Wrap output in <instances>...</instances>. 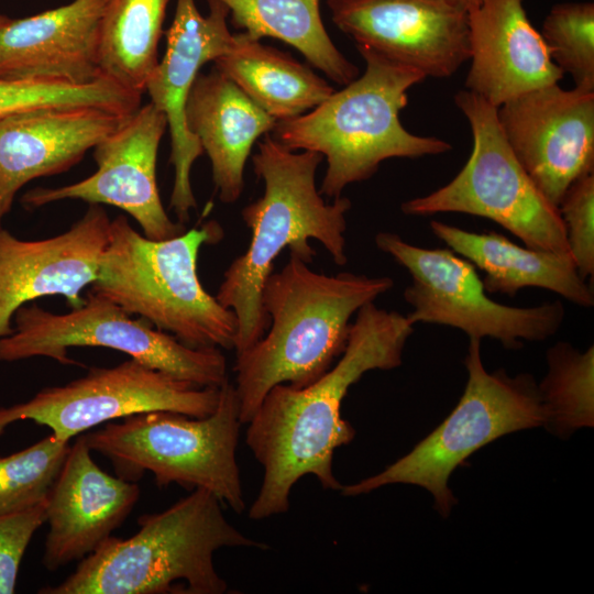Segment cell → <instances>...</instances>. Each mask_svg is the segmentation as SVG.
I'll use <instances>...</instances> for the list:
<instances>
[{
	"instance_id": "25",
	"label": "cell",
	"mask_w": 594,
	"mask_h": 594,
	"mask_svg": "<svg viewBox=\"0 0 594 594\" xmlns=\"http://www.w3.org/2000/svg\"><path fill=\"white\" fill-rule=\"evenodd\" d=\"M231 22L251 37H273L298 50L331 80L348 85L359 68L333 44L320 16L319 0H218Z\"/></svg>"
},
{
	"instance_id": "18",
	"label": "cell",
	"mask_w": 594,
	"mask_h": 594,
	"mask_svg": "<svg viewBox=\"0 0 594 594\" xmlns=\"http://www.w3.org/2000/svg\"><path fill=\"white\" fill-rule=\"evenodd\" d=\"M139 496L135 482L98 466L81 433L46 497L44 566L55 571L92 553L124 521Z\"/></svg>"
},
{
	"instance_id": "23",
	"label": "cell",
	"mask_w": 594,
	"mask_h": 594,
	"mask_svg": "<svg viewBox=\"0 0 594 594\" xmlns=\"http://www.w3.org/2000/svg\"><path fill=\"white\" fill-rule=\"evenodd\" d=\"M430 229L450 250L485 273L486 293L514 297L522 288L538 287L579 307L594 306L592 286L579 275L572 255L520 246L494 231L475 233L439 220H431Z\"/></svg>"
},
{
	"instance_id": "24",
	"label": "cell",
	"mask_w": 594,
	"mask_h": 594,
	"mask_svg": "<svg viewBox=\"0 0 594 594\" xmlns=\"http://www.w3.org/2000/svg\"><path fill=\"white\" fill-rule=\"evenodd\" d=\"M213 64L277 121L301 116L334 92L310 67L244 32L233 34Z\"/></svg>"
},
{
	"instance_id": "6",
	"label": "cell",
	"mask_w": 594,
	"mask_h": 594,
	"mask_svg": "<svg viewBox=\"0 0 594 594\" xmlns=\"http://www.w3.org/2000/svg\"><path fill=\"white\" fill-rule=\"evenodd\" d=\"M222 238L210 221L166 240L135 231L124 216L111 220L90 292L194 349H233L235 314L206 292L197 274L205 243Z\"/></svg>"
},
{
	"instance_id": "22",
	"label": "cell",
	"mask_w": 594,
	"mask_h": 594,
	"mask_svg": "<svg viewBox=\"0 0 594 594\" xmlns=\"http://www.w3.org/2000/svg\"><path fill=\"white\" fill-rule=\"evenodd\" d=\"M186 125L207 153L222 202H235L244 187V168L255 141L277 120L232 80L213 69L197 76L186 102Z\"/></svg>"
},
{
	"instance_id": "19",
	"label": "cell",
	"mask_w": 594,
	"mask_h": 594,
	"mask_svg": "<svg viewBox=\"0 0 594 594\" xmlns=\"http://www.w3.org/2000/svg\"><path fill=\"white\" fill-rule=\"evenodd\" d=\"M130 116L91 106L45 107L0 119V227L30 180L63 173Z\"/></svg>"
},
{
	"instance_id": "5",
	"label": "cell",
	"mask_w": 594,
	"mask_h": 594,
	"mask_svg": "<svg viewBox=\"0 0 594 594\" xmlns=\"http://www.w3.org/2000/svg\"><path fill=\"white\" fill-rule=\"evenodd\" d=\"M363 75L332 92L308 112L276 122L273 138L292 151H311L327 160L319 193L337 198L351 184L371 178L388 158L439 155L451 144L407 131L399 112L408 89L426 79L420 72L356 47Z\"/></svg>"
},
{
	"instance_id": "11",
	"label": "cell",
	"mask_w": 594,
	"mask_h": 594,
	"mask_svg": "<svg viewBox=\"0 0 594 594\" xmlns=\"http://www.w3.org/2000/svg\"><path fill=\"white\" fill-rule=\"evenodd\" d=\"M375 244L411 276L404 299L413 307L406 316L413 326H448L470 339L493 338L507 349H518L522 341L554 336L563 324L565 309L560 300L532 307L494 301L474 265L452 250L419 248L392 232L377 233Z\"/></svg>"
},
{
	"instance_id": "17",
	"label": "cell",
	"mask_w": 594,
	"mask_h": 594,
	"mask_svg": "<svg viewBox=\"0 0 594 594\" xmlns=\"http://www.w3.org/2000/svg\"><path fill=\"white\" fill-rule=\"evenodd\" d=\"M110 218L90 204L67 231L42 240H22L0 227V338L12 332L16 310L30 301L63 296L72 308L97 277L109 237Z\"/></svg>"
},
{
	"instance_id": "16",
	"label": "cell",
	"mask_w": 594,
	"mask_h": 594,
	"mask_svg": "<svg viewBox=\"0 0 594 594\" xmlns=\"http://www.w3.org/2000/svg\"><path fill=\"white\" fill-rule=\"evenodd\" d=\"M208 3L209 13L202 15L195 0H176L175 15L166 32V52L145 87L151 102L167 118L169 162L174 167L169 208L182 223L188 221L190 210L197 206L190 174L204 153L186 125L187 98L201 67L226 53L233 38L227 25V7L218 0Z\"/></svg>"
},
{
	"instance_id": "20",
	"label": "cell",
	"mask_w": 594,
	"mask_h": 594,
	"mask_svg": "<svg viewBox=\"0 0 594 594\" xmlns=\"http://www.w3.org/2000/svg\"><path fill=\"white\" fill-rule=\"evenodd\" d=\"M471 67L465 88L498 108L564 76L522 0H482L469 10Z\"/></svg>"
},
{
	"instance_id": "12",
	"label": "cell",
	"mask_w": 594,
	"mask_h": 594,
	"mask_svg": "<svg viewBox=\"0 0 594 594\" xmlns=\"http://www.w3.org/2000/svg\"><path fill=\"white\" fill-rule=\"evenodd\" d=\"M220 387H200L129 359L111 367H91L82 377L45 387L31 399L0 407V438L18 421L46 426L69 441L91 428L128 416L168 410L202 418L218 405Z\"/></svg>"
},
{
	"instance_id": "33",
	"label": "cell",
	"mask_w": 594,
	"mask_h": 594,
	"mask_svg": "<svg viewBox=\"0 0 594 594\" xmlns=\"http://www.w3.org/2000/svg\"><path fill=\"white\" fill-rule=\"evenodd\" d=\"M454 1L461 3L468 10H471V9L475 8L476 6H479L482 2V0H454Z\"/></svg>"
},
{
	"instance_id": "27",
	"label": "cell",
	"mask_w": 594,
	"mask_h": 594,
	"mask_svg": "<svg viewBox=\"0 0 594 594\" xmlns=\"http://www.w3.org/2000/svg\"><path fill=\"white\" fill-rule=\"evenodd\" d=\"M548 372L538 384L547 424L559 435L594 420V348L581 352L559 341L547 351Z\"/></svg>"
},
{
	"instance_id": "34",
	"label": "cell",
	"mask_w": 594,
	"mask_h": 594,
	"mask_svg": "<svg viewBox=\"0 0 594 594\" xmlns=\"http://www.w3.org/2000/svg\"><path fill=\"white\" fill-rule=\"evenodd\" d=\"M10 18L0 13V29L9 21Z\"/></svg>"
},
{
	"instance_id": "14",
	"label": "cell",
	"mask_w": 594,
	"mask_h": 594,
	"mask_svg": "<svg viewBox=\"0 0 594 594\" xmlns=\"http://www.w3.org/2000/svg\"><path fill=\"white\" fill-rule=\"evenodd\" d=\"M356 44L425 77L448 78L471 57L469 10L454 0H327Z\"/></svg>"
},
{
	"instance_id": "13",
	"label": "cell",
	"mask_w": 594,
	"mask_h": 594,
	"mask_svg": "<svg viewBox=\"0 0 594 594\" xmlns=\"http://www.w3.org/2000/svg\"><path fill=\"white\" fill-rule=\"evenodd\" d=\"M167 128L165 113L152 102L140 107L94 147L98 168L92 175L62 187L31 189L22 204L26 209L66 199L110 205L134 218L151 240L184 233L185 223L173 221L165 211L156 180L157 151Z\"/></svg>"
},
{
	"instance_id": "8",
	"label": "cell",
	"mask_w": 594,
	"mask_h": 594,
	"mask_svg": "<svg viewBox=\"0 0 594 594\" xmlns=\"http://www.w3.org/2000/svg\"><path fill=\"white\" fill-rule=\"evenodd\" d=\"M480 343L481 340L470 339L464 360L466 385L444 421L381 473L342 485V495L366 494L389 484H414L430 492L437 510L447 517L457 503L448 486L457 466L502 436L547 424L535 378L530 374L509 376L503 369L487 372Z\"/></svg>"
},
{
	"instance_id": "1",
	"label": "cell",
	"mask_w": 594,
	"mask_h": 594,
	"mask_svg": "<svg viewBox=\"0 0 594 594\" xmlns=\"http://www.w3.org/2000/svg\"><path fill=\"white\" fill-rule=\"evenodd\" d=\"M413 332L406 316L369 302L358 310L340 359L323 375L305 387L277 384L268 391L246 429V444L264 470L251 519L286 513L292 488L305 475L316 476L324 490H341L333 454L355 436L341 417L343 398L364 373L398 367Z\"/></svg>"
},
{
	"instance_id": "28",
	"label": "cell",
	"mask_w": 594,
	"mask_h": 594,
	"mask_svg": "<svg viewBox=\"0 0 594 594\" xmlns=\"http://www.w3.org/2000/svg\"><path fill=\"white\" fill-rule=\"evenodd\" d=\"M141 96L103 76L84 85L0 78V119L30 109L69 106L99 107L131 116L140 108Z\"/></svg>"
},
{
	"instance_id": "32",
	"label": "cell",
	"mask_w": 594,
	"mask_h": 594,
	"mask_svg": "<svg viewBox=\"0 0 594 594\" xmlns=\"http://www.w3.org/2000/svg\"><path fill=\"white\" fill-rule=\"evenodd\" d=\"M46 521V501L29 509L0 516V594L15 591L24 552Z\"/></svg>"
},
{
	"instance_id": "10",
	"label": "cell",
	"mask_w": 594,
	"mask_h": 594,
	"mask_svg": "<svg viewBox=\"0 0 594 594\" xmlns=\"http://www.w3.org/2000/svg\"><path fill=\"white\" fill-rule=\"evenodd\" d=\"M74 346L117 350L200 387H220L229 381L221 349L190 348L142 318L132 319L122 307L92 292L79 307L65 314L35 304L20 307L12 332L0 338V362L41 356L64 365L76 364L68 355Z\"/></svg>"
},
{
	"instance_id": "3",
	"label": "cell",
	"mask_w": 594,
	"mask_h": 594,
	"mask_svg": "<svg viewBox=\"0 0 594 594\" xmlns=\"http://www.w3.org/2000/svg\"><path fill=\"white\" fill-rule=\"evenodd\" d=\"M393 286L387 276L318 273L290 255L262 289L270 330L237 354L241 422H249L275 385L305 387L323 375L345 349L352 316Z\"/></svg>"
},
{
	"instance_id": "29",
	"label": "cell",
	"mask_w": 594,
	"mask_h": 594,
	"mask_svg": "<svg viewBox=\"0 0 594 594\" xmlns=\"http://www.w3.org/2000/svg\"><path fill=\"white\" fill-rule=\"evenodd\" d=\"M69 448V441L51 433L23 450L0 457V516L45 502Z\"/></svg>"
},
{
	"instance_id": "31",
	"label": "cell",
	"mask_w": 594,
	"mask_h": 594,
	"mask_svg": "<svg viewBox=\"0 0 594 594\" xmlns=\"http://www.w3.org/2000/svg\"><path fill=\"white\" fill-rule=\"evenodd\" d=\"M570 253L579 275L594 274V173L573 182L558 205Z\"/></svg>"
},
{
	"instance_id": "26",
	"label": "cell",
	"mask_w": 594,
	"mask_h": 594,
	"mask_svg": "<svg viewBox=\"0 0 594 594\" xmlns=\"http://www.w3.org/2000/svg\"><path fill=\"white\" fill-rule=\"evenodd\" d=\"M169 0H106L99 30L101 76L142 95L158 64Z\"/></svg>"
},
{
	"instance_id": "30",
	"label": "cell",
	"mask_w": 594,
	"mask_h": 594,
	"mask_svg": "<svg viewBox=\"0 0 594 594\" xmlns=\"http://www.w3.org/2000/svg\"><path fill=\"white\" fill-rule=\"evenodd\" d=\"M540 34L551 59L575 88L594 91V3L563 2L547 14Z\"/></svg>"
},
{
	"instance_id": "21",
	"label": "cell",
	"mask_w": 594,
	"mask_h": 594,
	"mask_svg": "<svg viewBox=\"0 0 594 594\" xmlns=\"http://www.w3.org/2000/svg\"><path fill=\"white\" fill-rule=\"evenodd\" d=\"M106 0H74L0 29V78L75 85L101 77L99 30Z\"/></svg>"
},
{
	"instance_id": "7",
	"label": "cell",
	"mask_w": 594,
	"mask_h": 594,
	"mask_svg": "<svg viewBox=\"0 0 594 594\" xmlns=\"http://www.w3.org/2000/svg\"><path fill=\"white\" fill-rule=\"evenodd\" d=\"M241 425L239 398L227 381L207 417L147 411L84 435L91 452L106 457L117 476L136 482L151 472L160 487L175 483L186 490L204 488L241 514L245 509L237 462Z\"/></svg>"
},
{
	"instance_id": "4",
	"label": "cell",
	"mask_w": 594,
	"mask_h": 594,
	"mask_svg": "<svg viewBox=\"0 0 594 594\" xmlns=\"http://www.w3.org/2000/svg\"><path fill=\"white\" fill-rule=\"evenodd\" d=\"M220 501L195 488L167 509L142 515L128 539L107 538L62 583L41 594H222L213 553L221 548L270 549L224 517Z\"/></svg>"
},
{
	"instance_id": "15",
	"label": "cell",
	"mask_w": 594,
	"mask_h": 594,
	"mask_svg": "<svg viewBox=\"0 0 594 594\" xmlns=\"http://www.w3.org/2000/svg\"><path fill=\"white\" fill-rule=\"evenodd\" d=\"M497 119L516 158L554 206L573 182L594 173V91L552 84L506 101Z\"/></svg>"
},
{
	"instance_id": "9",
	"label": "cell",
	"mask_w": 594,
	"mask_h": 594,
	"mask_svg": "<svg viewBox=\"0 0 594 594\" xmlns=\"http://www.w3.org/2000/svg\"><path fill=\"white\" fill-rule=\"evenodd\" d=\"M454 103L471 127V155L451 182L403 202L402 211L417 217L459 212L490 219L528 248L571 255L559 209L516 158L498 123L497 108L466 89L455 94Z\"/></svg>"
},
{
	"instance_id": "2",
	"label": "cell",
	"mask_w": 594,
	"mask_h": 594,
	"mask_svg": "<svg viewBox=\"0 0 594 594\" xmlns=\"http://www.w3.org/2000/svg\"><path fill=\"white\" fill-rule=\"evenodd\" d=\"M323 156L296 153L266 134L252 156L254 173L264 182V194L242 209L251 230L246 251L223 274L216 299L238 319L233 349L239 354L253 345L268 327L262 289L284 249L310 264L319 241L337 265L348 261L346 213L351 201L339 196L327 202L316 187V172Z\"/></svg>"
}]
</instances>
